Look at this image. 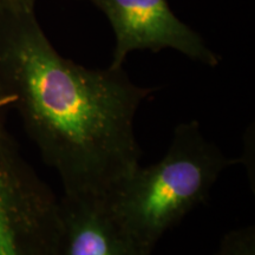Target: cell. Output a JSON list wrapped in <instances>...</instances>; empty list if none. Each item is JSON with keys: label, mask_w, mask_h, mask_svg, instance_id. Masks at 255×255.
Instances as JSON below:
<instances>
[{"label": "cell", "mask_w": 255, "mask_h": 255, "mask_svg": "<svg viewBox=\"0 0 255 255\" xmlns=\"http://www.w3.org/2000/svg\"><path fill=\"white\" fill-rule=\"evenodd\" d=\"M155 91L123 68L63 57L34 7L0 13V107L19 115L64 196L107 202L141 165L135 119Z\"/></svg>", "instance_id": "cell-1"}, {"label": "cell", "mask_w": 255, "mask_h": 255, "mask_svg": "<svg viewBox=\"0 0 255 255\" xmlns=\"http://www.w3.org/2000/svg\"><path fill=\"white\" fill-rule=\"evenodd\" d=\"M237 162L207 138L197 121L178 123L163 157L137 167L105 205L120 227L151 254L159 239L205 202L223 171Z\"/></svg>", "instance_id": "cell-2"}, {"label": "cell", "mask_w": 255, "mask_h": 255, "mask_svg": "<svg viewBox=\"0 0 255 255\" xmlns=\"http://www.w3.org/2000/svg\"><path fill=\"white\" fill-rule=\"evenodd\" d=\"M59 225V199L0 130V255H52Z\"/></svg>", "instance_id": "cell-3"}, {"label": "cell", "mask_w": 255, "mask_h": 255, "mask_svg": "<svg viewBox=\"0 0 255 255\" xmlns=\"http://www.w3.org/2000/svg\"><path fill=\"white\" fill-rule=\"evenodd\" d=\"M101 11L113 27L115 47L110 66L123 68L133 51L174 50L210 68L220 57L197 32L174 13L168 0H84Z\"/></svg>", "instance_id": "cell-4"}, {"label": "cell", "mask_w": 255, "mask_h": 255, "mask_svg": "<svg viewBox=\"0 0 255 255\" xmlns=\"http://www.w3.org/2000/svg\"><path fill=\"white\" fill-rule=\"evenodd\" d=\"M59 215L52 255H150L120 227L105 202L63 195Z\"/></svg>", "instance_id": "cell-5"}, {"label": "cell", "mask_w": 255, "mask_h": 255, "mask_svg": "<svg viewBox=\"0 0 255 255\" xmlns=\"http://www.w3.org/2000/svg\"><path fill=\"white\" fill-rule=\"evenodd\" d=\"M214 255H255L254 226H245L226 233Z\"/></svg>", "instance_id": "cell-6"}, {"label": "cell", "mask_w": 255, "mask_h": 255, "mask_svg": "<svg viewBox=\"0 0 255 255\" xmlns=\"http://www.w3.org/2000/svg\"><path fill=\"white\" fill-rule=\"evenodd\" d=\"M36 2L37 0H0V13L11 9L32 8Z\"/></svg>", "instance_id": "cell-7"}, {"label": "cell", "mask_w": 255, "mask_h": 255, "mask_svg": "<svg viewBox=\"0 0 255 255\" xmlns=\"http://www.w3.org/2000/svg\"><path fill=\"white\" fill-rule=\"evenodd\" d=\"M7 111L0 107V130L7 129L6 128V117H7Z\"/></svg>", "instance_id": "cell-8"}]
</instances>
